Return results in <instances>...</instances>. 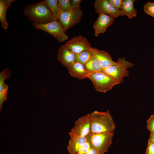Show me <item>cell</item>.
Returning a JSON list of instances; mask_svg holds the SVG:
<instances>
[{
  "label": "cell",
  "mask_w": 154,
  "mask_h": 154,
  "mask_svg": "<svg viewBox=\"0 0 154 154\" xmlns=\"http://www.w3.org/2000/svg\"><path fill=\"white\" fill-rule=\"evenodd\" d=\"M23 13L33 24H44L54 21L52 15L46 5L45 0L25 6Z\"/></svg>",
  "instance_id": "obj_1"
},
{
  "label": "cell",
  "mask_w": 154,
  "mask_h": 154,
  "mask_svg": "<svg viewBox=\"0 0 154 154\" xmlns=\"http://www.w3.org/2000/svg\"><path fill=\"white\" fill-rule=\"evenodd\" d=\"M90 114L92 133L114 132L116 125L109 110H95Z\"/></svg>",
  "instance_id": "obj_2"
},
{
  "label": "cell",
  "mask_w": 154,
  "mask_h": 154,
  "mask_svg": "<svg viewBox=\"0 0 154 154\" xmlns=\"http://www.w3.org/2000/svg\"><path fill=\"white\" fill-rule=\"evenodd\" d=\"M87 78L91 80L96 91L103 93L107 92L121 83L103 70L90 74Z\"/></svg>",
  "instance_id": "obj_3"
},
{
  "label": "cell",
  "mask_w": 154,
  "mask_h": 154,
  "mask_svg": "<svg viewBox=\"0 0 154 154\" xmlns=\"http://www.w3.org/2000/svg\"><path fill=\"white\" fill-rule=\"evenodd\" d=\"M134 64L127 61L124 57L119 58L116 64L104 68L103 70L116 80L121 83L124 82L125 77L129 76L128 69L133 67Z\"/></svg>",
  "instance_id": "obj_4"
},
{
  "label": "cell",
  "mask_w": 154,
  "mask_h": 154,
  "mask_svg": "<svg viewBox=\"0 0 154 154\" xmlns=\"http://www.w3.org/2000/svg\"><path fill=\"white\" fill-rule=\"evenodd\" d=\"M114 135V132L91 133L86 137L91 148L96 150L100 154H104L111 145Z\"/></svg>",
  "instance_id": "obj_5"
},
{
  "label": "cell",
  "mask_w": 154,
  "mask_h": 154,
  "mask_svg": "<svg viewBox=\"0 0 154 154\" xmlns=\"http://www.w3.org/2000/svg\"><path fill=\"white\" fill-rule=\"evenodd\" d=\"M33 25L35 29L47 33L60 42H64L68 39L66 31L58 21L54 20L44 24H33Z\"/></svg>",
  "instance_id": "obj_6"
},
{
  "label": "cell",
  "mask_w": 154,
  "mask_h": 154,
  "mask_svg": "<svg viewBox=\"0 0 154 154\" xmlns=\"http://www.w3.org/2000/svg\"><path fill=\"white\" fill-rule=\"evenodd\" d=\"M83 13L80 9L76 11L59 12L58 20L66 31L80 21Z\"/></svg>",
  "instance_id": "obj_7"
},
{
  "label": "cell",
  "mask_w": 154,
  "mask_h": 154,
  "mask_svg": "<svg viewBox=\"0 0 154 154\" xmlns=\"http://www.w3.org/2000/svg\"><path fill=\"white\" fill-rule=\"evenodd\" d=\"M94 6L96 13L104 14L114 19L124 14L121 9L116 8L107 0H96Z\"/></svg>",
  "instance_id": "obj_8"
},
{
  "label": "cell",
  "mask_w": 154,
  "mask_h": 154,
  "mask_svg": "<svg viewBox=\"0 0 154 154\" xmlns=\"http://www.w3.org/2000/svg\"><path fill=\"white\" fill-rule=\"evenodd\" d=\"M70 132L85 137L92 133L90 113L82 116L77 119Z\"/></svg>",
  "instance_id": "obj_9"
},
{
  "label": "cell",
  "mask_w": 154,
  "mask_h": 154,
  "mask_svg": "<svg viewBox=\"0 0 154 154\" xmlns=\"http://www.w3.org/2000/svg\"><path fill=\"white\" fill-rule=\"evenodd\" d=\"M64 45L76 55L92 47L87 39L82 35L73 37L67 41Z\"/></svg>",
  "instance_id": "obj_10"
},
{
  "label": "cell",
  "mask_w": 154,
  "mask_h": 154,
  "mask_svg": "<svg viewBox=\"0 0 154 154\" xmlns=\"http://www.w3.org/2000/svg\"><path fill=\"white\" fill-rule=\"evenodd\" d=\"M114 19L113 17L104 14H99L93 26L95 36L97 37L101 34L104 33L107 28L114 23Z\"/></svg>",
  "instance_id": "obj_11"
},
{
  "label": "cell",
  "mask_w": 154,
  "mask_h": 154,
  "mask_svg": "<svg viewBox=\"0 0 154 154\" xmlns=\"http://www.w3.org/2000/svg\"><path fill=\"white\" fill-rule=\"evenodd\" d=\"M76 56V55L64 44L59 48L57 58L67 68L75 61Z\"/></svg>",
  "instance_id": "obj_12"
},
{
  "label": "cell",
  "mask_w": 154,
  "mask_h": 154,
  "mask_svg": "<svg viewBox=\"0 0 154 154\" xmlns=\"http://www.w3.org/2000/svg\"><path fill=\"white\" fill-rule=\"evenodd\" d=\"M70 140L67 149L70 154H75L80 147L88 142L86 137L76 135L71 132L69 133Z\"/></svg>",
  "instance_id": "obj_13"
},
{
  "label": "cell",
  "mask_w": 154,
  "mask_h": 154,
  "mask_svg": "<svg viewBox=\"0 0 154 154\" xmlns=\"http://www.w3.org/2000/svg\"><path fill=\"white\" fill-rule=\"evenodd\" d=\"M91 50L94 56L99 61L103 69L116 64V62L113 60L108 52L95 47H92Z\"/></svg>",
  "instance_id": "obj_14"
},
{
  "label": "cell",
  "mask_w": 154,
  "mask_h": 154,
  "mask_svg": "<svg viewBox=\"0 0 154 154\" xmlns=\"http://www.w3.org/2000/svg\"><path fill=\"white\" fill-rule=\"evenodd\" d=\"M11 70L8 68L4 69L0 73V111H1L3 103L7 99L8 86L4 83L5 80L8 79L11 75Z\"/></svg>",
  "instance_id": "obj_15"
},
{
  "label": "cell",
  "mask_w": 154,
  "mask_h": 154,
  "mask_svg": "<svg viewBox=\"0 0 154 154\" xmlns=\"http://www.w3.org/2000/svg\"><path fill=\"white\" fill-rule=\"evenodd\" d=\"M67 68L72 76L80 80L87 78L89 74L85 65L78 62L75 61Z\"/></svg>",
  "instance_id": "obj_16"
},
{
  "label": "cell",
  "mask_w": 154,
  "mask_h": 154,
  "mask_svg": "<svg viewBox=\"0 0 154 154\" xmlns=\"http://www.w3.org/2000/svg\"><path fill=\"white\" fill-rule=\"evenodd\" d=\"M135 0H123L120 9L124 15L127 16L131 19L136 17L137 11L134 7Z\"/></svg>",
  "instance_id": "obj_17"
},
{
  "label": "cell",
  "mask_w": 154,
  "mask_h": 154,
  "mask_svg": "<svg viewBox=\"0 0 154 154\" xmlns=\"http://www.w3.org/2000/svg\"><path fill=\"white\" fill-rule=\"evenodd\" d=\"M15 1V0H0V21L1 26L4 30L6 29L8 26L6 17L7 9L11 4Z\"/></svg>",
  "instance_id": "obj_18"
},
{
  "label": "cell",
  "mask_w": 154,
  "mask_h": 154,
  "mask_svg": "<svg viewBox=\"0 0 154 154\" xmlns=\"http://www.w3.org/2000/svg\"><path fill=\"white\" fill-rule=\"evenodd\" d=\"M85 66L89 74L102 71L103 69L98 60L94 55L85 65Z\"/></svg>",
  "instance_id": "obj_19"
},
{
  "label": "cell",
  "mask_w": 154,
  "mask_h": 154,
  "mask_svg": "<svg viewBox=\"0 0 154 154\" xmlns=\"http://www.w3.org/2000/svg\"><path fill=\"white\" fill-rule=\"evenodd\" d=\"M58 2V0H45L46 5L51 13L54 20L58 21L59 12Z\"/></svg>",
  "instance_id": "obj_20"
},
{
  "label": "cell",
  "mask_w": 154,
  "mask_h": 154,
  "mask_svg": "<svg viewBox=\"0 0 154 154\" xmlns=\"http://www.w3.org/2000/svg\"><path fill=\"white\" fill-rule=\"evenodd\" d=\"M93 56L91 49L84 50L76 55L75 61L85 65Z\"/></svg>",
  "instance_id": "obj_21"
},
{
  "label": "cell",
  "mask_w": 154,
  "mask_h": 154,
  "mask_svg": "<svg viewBox=\"0 0 154 154\" xmlns=\"http://www.w3.org/2000/svg\"><path fill=\"white\" fill-rule=\"evenodd\" d=\"M58 6L59 12H66L72 10L70 0H58Z\"/></svg>",
  "instance_id": "obj_22"
},
{
  "label": "cell",
  "mask_w": 154,
  "mask_h": 154,
  "mask_svg": "<svg viewBox=\"0 0 154 154\" xmlns=\"http://www.w3.org/2000/svg\"><path fill=\"white\" fill-rule=\"evenodd\" d=\"M143 9L145 13L154 17V2H147L144 5Z\"/></svg>",
  "instance_id": "obj_23"
},
{
  "label": "cell",
  "mask_w": 154,
  "mask_h": 154,
  "mask_svg": "<svg viewBox=\"0 0 154 154\" xmlns=\"http://www.w3.org/2000/svg\"><path fill=\"white\" fill-rule=\"evenodd\" d=\"M147 127L150 132H154V114L151 116L147 120Z\"/></svg>",
  "instance_id": "obj_24"
},
{
  "label": "cell",
  "mask_w": 154,
  "mask_h": 154,
  "mask_svg": "<svg viewBox=\"0 0 154 154\" xmlns=\"http://www.w3.org/2000/svg\"><path fill=\"white\" fill-rule=\"evenodd\" d=\"M145 154H154V142L148 140Z\"/></svg>",
  "instance_id": "obj_25"
},
{
  "label": "cell",
  "mask_w": 154,
  "mask_h": 154,
  "mask_svg": "<svg viewBox=\"0 0 154 154\" xmlns=\"http://www.w3.org/2000/svg\"><path fill=\"white\" fill-rule=\"evenodd\" d=\"M90 148L89 143L87 142L84 144L80 147L78 152L75 154H86Z\"/></svg>",
  "instance_id": "obj_26"
},
{
  "label": "cell",
  "mask_w": 154,
  "mask_h": 154,
  "mask_svg": "<svg viewBox=\"0 0 154 154\" xmlns=\"http://www.w3.org/2000/svg\"><path fill=\"white\" fill-rule=\"evenodd\" d=\"M82 1L81 0H70L72 9L74 11H76L80 9V4Z\"/></svg>",
  "instance_id": "obj_27"
},
{
  "label": "cell",
  "mask_w": 154,
  "mask_h": 154,
  "mask_svg": "<svg viewBox=\"0 0 154 154\" xmlns=\"http://www.w3.org/2000/svg\"><path fill=\"white\" fill-rule=\"evenodd\" d=\"M111 3L116 9H120L123 0H108Z\"/></svg>",
  "instance_id": "obj_28"
},
{
  "label": "cell",
  "mask_w": 154,
  "mask_h": 154,
  "mask_svg": "<svg viewBox=\"0 0 154 154\" xmlns=\"http://www.w3.org/2000/svg\"><path fill=\"white\" fill-rule=\"evenodd\" d=\"M86 154H100L96 150L91 148L90 147L89 149L86 153Z\"/></svg>",
  "instance_id": "obj_29"
},
{
  "label": "cell",
  "mask_w": 154,
  "mask_h": 154,
  "mask_svg": "<svg viewBox=\"0 0 154 154\" xmlns=\"http://www.w3.org/2000/svg\"><path fill=\"white\" fill-rule=\"evenodd\" d=\"M148 141L154 142V132L150 133Z\"/></svg>",
  "instance_id": "obj_30"
}]
</instances>
